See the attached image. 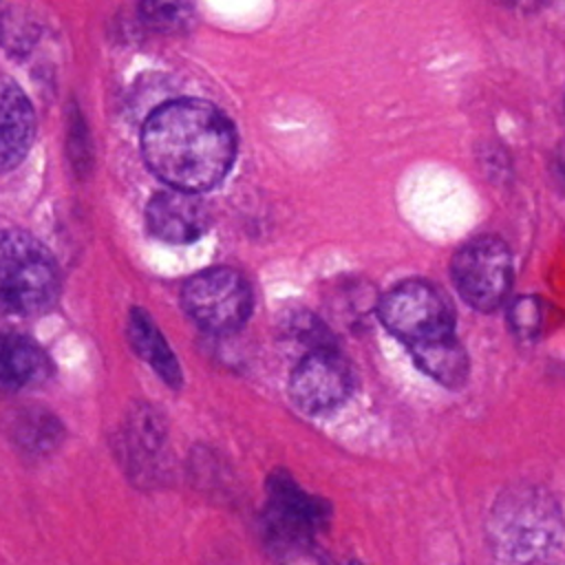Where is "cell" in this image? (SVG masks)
I'll list each match as a JSON object with an SVG mask.
<instances>
[{"instance_id":"1","label":"cell","mask_w":565,"mask_h":565,"mask_svg":"<svg viewBox=\"0 0 565 565\" xmlns=\"http://www.w3.org/2000/svg\"><path fill=\"white\" fill-rule=\"evenodd\" d=\"M148 168L172 190L203 192L223 181L236 157L232 121L214 104L181 97L154 108L141 128Z\"/></svg>"},{"instance_id":"2","label":"cell","mask_w":565,"mask_h":565,"mask_svg":"<svg viewBox=\"0 0 565 565\" xmlns=\"http://www.w3.org/2000/svg\"><path fill=\"white\" fill-rule=\"evenodd\" d=\"M488 543L505 565H527L545 558L563 543L558 501L536 486L508 488L490 510Z\"/></svg>"},{"instance_id":"3","label":"cell","mask_w":565,"mask_h":565,"mask_svg":"<svg viewBox=\"0 0 565 565\" xmlns=\"http://www.w3.org/2000/svg\"><path fill=\"white\" fill-rule=\"evenodd\" d=\"M331 519L333 505L298 486L287 470H274L267 477L258 527L265 547L274 554L307 552Z\"/></svg>"},{"instance_id":"4","label":"cell","mask_w":565,"mask_h":565,"mask_svg":"<svg viewBox=\"0 0 565 565\" xmlns=\"http://www.w3.org/2000/svg\"><path fill=\"white\" fill-rule=\"evenodd\" d=\"M60 269L51 252L31 234H0V316L46 311L60 296Z\"/></svg>"},{"instance_id":"5","label":"cell","mask_w":565,"mask_h":565,"mask_svg":"<svg viewBox=\"0 0 565 565\" xmlns=\"http://www.w3.org/2000/svg\"><path fill=\"white\" fill-rule=\"evenodd\" d=\"M382 324L408 349L455 335V311L428 280H404L391 287L377 307Z\"/></svg>"},{"instance_id":"6","label":"cell","mask_w":565,"mask_h":565,"mask_svg":"<svg viewBox=\"0 0 565 565\" xmlns=\"http://www.w3.org/2000/svg\"><path fill=\"white\" fill-rule=\"evenodd\" d=\"M181 302L203 331L216 335L241 329L254 305L247 278L232 267H210L190 276L181 289Z\"/></svg>"},{"instance_id":"7","label":"cell","mask_w":565,"mask_h":565,"mask_svg":"<svg viewBox=\"0 0 565 565\" xmlns=\"http://www.w3.org/2000/svg\"><path fill=\"white\" fill-rule=\"evenodd\" d=\"M450 276L466 305L490 313L503 305L512 287L510 249L499 236H477L457 249Z\"/></svg>"},{"instance_id":"8","label":"cell","mask_w":565,"mask_h":565,"mask_svg":"<svg viewBox=\"0 0 565 565\" xmlns=\"http://www.w3.org/2000/svg\"><path fill=\"white\" fill-rule=\"evenodd\" d=\"M355 391V373L335 347L311 349L294 369L289 395L307 415H322L342 406Z\"/></svg>"},{"instance_id":"9","label":"cell","mask_w":565,"mask_h":565,"mask_svg":"<svg viewBox=\"0 0 565 565\" xmlns=\"http://www.w3.org/2000/svg\"><path fill=\"white\" fill-rule=\"evenodd\" d=\"M146 225L152 236L172 245H188L201 238L210 214L201 196L181 190H161L146 205Z\"/></svg>"},{"instance_id":"10","label":"cell","mask_w":565,"mask_h":565,"mask_svg":"<svg viewBox=\"0 0 565 565\" xmlns=\"http://www.w3.org/2000/svg\"><path fill=\"white\" fill-rule=\"evenodd\" d=\"M35 139V110L11 77H0V172L18 168Z\"/></svg>"},{"instance_id":"11","label":"cell","mask_w":565,"mask_h":565,"mask_svg":"<svg viewBox=\"0 0 565 565\" xmlns=\"http://www.w3.org/2000/svg\"><path fill=\"white\" fill-rule=\"evenodd\" d=\"M163 426L148 408H139L128 419L124 435V463L132 481L139 486H154L161 481L163 457Z\"/></svg>"},{"instance_id":"12","label":"cell","mask_w":565,"mask_h":565,"mask_svg":"<svg viewBox=\"0 0 565 565\" xmlns=\"http://www.w3.org/2000/svg\"><path fill=\"white\" fill-rule=\"evenodd\" d=\"M53 373L49 355L29 338L0 333V397L44 384Z\"/></svg>"},{"instance_id":"13","label":"cell","mask_w":565,"mask_h":565,"mask_svg":"<svg viewBox=\"0 0 565 565\" xmlns=\"http://www.w3.org/2000/svg\"><path fill=\"white\" fill-rule=\"evenodd\" d=\"M128 340L135 353L146 360L154 373L172 388L181 386V369L172 355L161 331L154 327L150 316L143 309H132L128 318Z\"/></svg>"},{"instance_id":"14","label":"cell","mask_w":565,"mask_h":565,"mask_svg":"<svg viewBox=\"0 0 565 565\" xmlns=\"http://www.w3.org/2000/svg\"><path fill=\"white\" fill-rule=\"evenodd\" d=\"M9 441L29 457H44L57 448L62 439L60 422L46 411H15L4 417Z\"/></svg>"},{"instance_id":"15","label":"cell","mask_w":565,"mask_h":565,"mask_svg":"<svg viewBox=\"0 0 565 565\" xmlns=\"http://www.w3.org/2000/svg\"><path fill=\"white\" fill-rule=\"evenodd\" d=\"M415 364L446 388H461L468 380V355L457 335L411 349Z\"/></svg>"},{"instance_id":"16","label":"cell","mask_w":565,"mask_h":565,"mask_svg":"<svg viewBox=\"0 0 565 565\" xmlns=\"http://www.w3.org/2000/svg\"><path fill=\"white\" fill-rule=\"evenodd\" d=\"M139 15L152 31L174 33L192 24L194 7L188 2H143L139 4Z\"/></svg>"},{"instance_id":"17","label":"cell","mask_w":565,"mask_h":565,"mask_svg":"<svg viewBox=\"0 0 565 565\" xmlns=\"http://www.w3.org/2000/svg\"><path fill=\"white\" fill-rule=\"evenodd\" d=\"M508 322L512 331L521 338H534L541 331V305L532 296H519L510 302Z\"/></svg>"},{"instance_id":"18","label":"cell","mask_w":565,"mask_h":565,"mask_svg":"<svg viewBox=\"0 0 565 565\" xmlns=\"http://www.w3.org/2000/svg\"><path fill=\"white\" fill-rule=\"evenodd\" d=\"M347 565H362V563H360V561H355V558H351Z\"/></svg>"}]
</instances>
